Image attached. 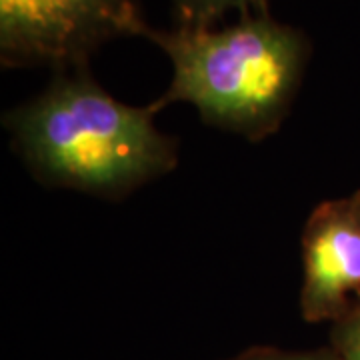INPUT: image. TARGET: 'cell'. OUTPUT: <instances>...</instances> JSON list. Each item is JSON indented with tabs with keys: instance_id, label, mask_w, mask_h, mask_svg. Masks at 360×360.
Wrapping results in <instances>:
<instances>
[{
	"instance_id": "6",
	"label": "cell",
	"mask_w": 360,
	"mask_h": 360,
	"mask_svg": "<svg viewBox=\"0 0 360 360\" xmlns=\"http://www.w3.org/2000/svg\"><path fill=\"white\" fill-rule=\"evenodd\" d=\"M330 348L340 360H360V296L333 322Z\"/></svg>"
},
{
	"instance_id": "5",
	"label": "cell",
	"mask_w": 360,
	"mask_h": 360,
	"mask_svg": "<svg viewBox=\"0 0 360 360\" xmlns=\"http://www.w3.org/2000/svg\"><path fill=\"white\" fill-rule=\"evenodd\" d=\"M174 22L186 28H212L229 14L238 18L270 13V0H170Z\"/></svg>"
},
{
	"instance_id": "4",
	"label": "cell",
	"mask_w": 360,
	"mask_h": 360,
	"mask_svg": "<svg viewBox=\"0 0 360 360\" xmlns=\"http://www.w3.org/2000/svg\"><path fill=\"white\" fill-rule=\"evenodd\" d=\"M300 245L302 319L333 324L360 296V191L314 206Z\"/></svg>"
},
{
	"instance_id": "2",
	"label": "cell",
	"mask_w": 360,
	"mask_h": 360,
	"mask_svg": "<svg viewBox=\"0 0 360 360\" xmlns=\"http://www.w3.org/2000/svg\"><path fill=\"white\" fill-rule=\"evenodd\" d=\"M172 65L168 90L156 98L193 104L206 124L260 142L278 132L309 66V34L272 14L236 18L212 28H146Z\"/></svg>"
},
{
	"instance_id": "3",
	"label": "cell",
	"mask_w": 360,
	"mask_h": 360,
	"mask_svg": "<svg viewBox=\"0 0 360 360\" xmlns=\"http://www.w3.org/2000/svg\"><path fill=\"white\" fill-rule=\"evenodd\" d=\"M146 28L139 0H0V60L6 68L65 70Z\"/></svg>"
},
{
	"instance_id": "1",
	"label": "cell",
	"mask_w": 360,
	"mask_h": 360,
	"mask_svg": "<svg viewBox=\"0 0 360 360\" xmlns=\"http://www.w3.org/2000/svg\"><path fill=\"white\" fill-rule=\"evenodd\" d=\"M155 103L116 101L89 65L56 70L49 86L4 115L14 150L37 180L124 198L179 165V144L160 132Z\"/></svg>"
},
{
	"instance_id": "7",
	"label": "cell",
	"mask_w": 360,
	"mask_h": 360,
	"mask_svg": "<svg viewBox=\"0 0 360 360\" xmlns=\"http://www.w3.org/2000/svg\"><path fill=\"white\" fill-rule=\"evenodd\" d=\"M231 360H340L333 348H316L302 352H288L278 348H250Z\"/></svg>"
}]
</instances>
